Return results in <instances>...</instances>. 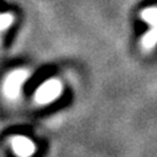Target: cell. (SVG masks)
<instances>
[{"label": "cell", "mask_w": 157, "mask_h": 157, "mask_svg": "<svg viewBox=\"0 0 157 157\" xmlns=\"http://www.w3.org/2000/svg\"><path fill=\"white\" fill-rule=\"evenodd\" d=\"M140 17L147 25L151 26V29L147 30L141 37L140 45L142 51L151 52L157 46V5L147 6L142 9L140 13Z\"/></svg>", "instance_id": "1"}, {"label": "cell", "mask_w": 157, "mask_h": 157, "mask_svg": "<svg viewBox=\"0 0 157 157\" xmlns=\"http://www.w3.org/2000/svg\"><path fill=\"white\" fill-rule=\"evenodd\" d=\"M63 92V84L61 81L52 78L46 82H44L40 87H38L35 92V100L41 104V105H46V104H51L53 101H56L61 94Z\"/></svg>", "instance_id": "2"}, {"label": "cell", "mask_w": 157, "mask_h": 157, "mask_svg": "<svg viewBox=\"0 0 157 157\" xmlns=\"http://www.w3.org/2000/svg\"><path fill=\"white\" fill-rule=\"evenodd\" d=\"M26 79H27V72L24 71V69L14 71L13 73H10L6 77V79L4 81V93H5V95L10 99H15L20 94L21 88H22Z\"/></svg>", "instance_id": "3"}, {"label": "cell", "mask_w": 157, "mask_h": 157, "mask_svg": "<svg viewBox=\"0 0 157 157\" xmlns=\"http://www.w3.org/2000/svg\"><path fill=\"white\" fill-rule=\"evenodd\" d=\"M11 148L16 157H32L36 152L35 142L22 135H17L11 140Z\"/></svg>", "instance_id": "4"}, {"label": "cell", "mask_w": 157, "mask_h": 157, "mask_svg": "<svg viewBox=\"0 0 157 157\" xmlns=\"http://www.w3.org/2000/svg\"><path fill=\"white\" fill-rule=\"evenodd\" d=\"M14 22L13 14H0V30L8 29Z\"/></svg>", "instance_id": "5"}]
</instances>
